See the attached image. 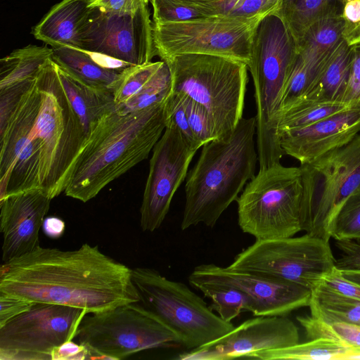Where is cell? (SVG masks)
I'll use <instances>...</instances> for the list:
<instances>
[{"label":"cell","instance_id":"26","mask_svg":"<svg viewBox=\"0 0 360 360\" xmlns=\"http://www.w3.org/2000/svg\"><path fill=\"white\" fill-rule=\"evenodd\" d=\"M352 348L329 338H314L303 343L256 352L249 359L262 360H345Z\"/></svg>","mask_w":360,"mask_h":360},{"label":"cell","instance_id":"8","mask_svg":"<svg viewBox=\"0 0 360 360\" xmlns=\"http://www.w3.org/2000/svg\"><path fill=\"white\" fill-rule=\"evenodd\" d=\"M141 304L172 331L187 351L219 338L234 328L215 314L185 283L174 281L147 267L132 269Z\"/></svg>","mask_w":360,"mask_h":360},{"label":"cell","instance_id":"9","mask_svg":"<svg viewBox=\"0 0 360 360\" xmlns=\"http://www.w3.org/2000/svg\"><path fill=\"white\" fill-rule=\"evenodd\" d=\"M86 314L75 338L89 359H122L155 348L182 347L179 338L139 302Z\"/></svg>","mask_w":360,"mask_h":360},{"label":"cell","instance_id":"13","mask_svg":"<svg viewBox=\"0 0 360 360\" xmlns=\"http://www.w3.org/2000/svg\"><path fill=\"white\" fill-rule=\"evenodd\" d=\"M86 314L79 308L34 302L0 326V359L51 360L56 347L75 338Z\"/></svg>","mask_w":360,"mask_h":360},{"label":"cell","instance_id":"33","mask_svg":"<svg viewBox=\"0 0 360 360\" xmlns=\"http://www.w3.org/2000/svg\"><path fill=\"white\" fill-rule=\"evenodd\" d=\"M195 289L211 300L210 308L226 322H231L242 311H249L248 299L238 289L216 285H200Z\"/></svg>","mask_w":360,"mask_h":360},{"label":"cell","instance_id":"23","mask_svg":"<svg viewBox=\"0 0 360 360\" xmlns=\"http://www.w3.org/2000/svg\"><path fill=\"white\" fill-rule=\"evenodd\" d=\"M347 1L281 0L278 13L298 45L312 24L324 18L342 16Z\"/></svg>","mask_w":360,"mask_h":360},{"label":"cell","instance_id":"27","mask_svg":"<svg viewBox=\"0 0 360 360\" xmlns=\"http://www.w3.org/2000/svg\"><path fill=\"white\" fill-rule=\"evenodd\" d=\"M310 315L324 321H344L360 326V302L321 283L312 290Z\"/></svg>","mask_w":360,"mask_h":360},{"label":"cell","instance_id":"19","mask_svg":"<svg viewBox=\"0 0 360 360\" xmlns=\"http://www.w3.org/2000/svg\"><path fill=\"white\" fill-rule=\"evenodd\" d=\"M359 131L360 104L278 136L284 154L307 165L349 143Z\"/></svg>","mask_w":360,"mask_h":360},{"label":"cell","instance_id":"47","mask_svg":"<svg viewBox=\"0 0 360 360\" xmlns=\"http://www.w3.org/2000/svg\"><path fill=\"white\" fill-rule=\"evenodd\" d=\"M340 274L347 280L360 285V271H340Z\"/></svg>","mask_w":360,"mask_h":360},{"label":"cell","instance_id":"20","mask_svg":"<svg viewBox=\"0 0 360 360\" xmlns=\"http://www.w3.org/2000/svg\"><path fill=\"white\" fill-rule=\"evenodd\" d=\"M91 1L62 0L33 27V36L52 48L82 49L80 31L88 18Z\"/></svg>","mask_w":360,"mask_h":360},{"label":"cell","instance_id":"5","mask_svg":"<svg viewBox=\"0 0 360 360\" xmlns=\"http://www.w3.org/2000/svg\"><path fill=\"white\" fill-rule=\"evenodd\" d=\"M298 54L297 43L278 13L257 24L248 64L257 107L259 170L280 162L284 155L276 125L278 103Z\"/></svg>","mask_w":360,"mask_h":360},{"label":"cell","instance_id":"2","mask_svg":"<svg viewBox=\"0 0 360 360\" xmlns=\"http://www.w3.org/2000/svg\"><path fill=\"white\" fill-rule=\"evenodd\" d=\"M0 292L88 314L140 302L132 269L88 243L73 250L38 247L4 262Z\"/></svg>","mask_w":360,"mask_h":360},{"label":"cell","instance_id":"36","mask_svg":"<svg viewBox=\"0 0 360 360\" xmlns=\"http://www.w3.org/2000/svg\"><path fill=\"white\" fill-rule=\"evenodd\" d=\"M331 238L360 240V191L349 198L340 211Z\"/></svg>","mask_w":360,"mask_h":360},{"label":"cell","instance_id":"22","mask_svg":"<svg viewBox=\"0 0 360 360\" xmlns=\"http://www.w3.org/2000/svg\"><path fill=\"white\" fill-rule=\"evenodd\" d=\"M59 76L70 104L86 137L98 122L115 110L112 91L87 86L58 67Z\"/></svg>","mask_w":360,"mask_h":360},{"label":"cell","instance_id":"40","mask_svg":"<svg viewBox=\"0 0 360 360\" xmlns=\"http://www.w3.org/2000/svg\"><path fill=\"white\" fill-rule=\"evenodd\" d=\"M342 101L360 103V44L353 46V58Z\"/></svg>","mask_w":360,"mask_h":360},{"label":"cell","instance_id":"10","mask_svg":"<svg viewBox=\"0 0 360 360\" xmlns=\"http://www.w3.org/2000/svg\"><path fill=\"white\" fill-rule=\"evenodd\" d=\"M302 165L305 184L303 231L330 240L340 211L360 191V134L345 146Z\"/></svg>","mask_w":360,"mask_h":360},{"label":"cell","instance_id":"44","mask_svg":"<svg viewBox=\"0 0 360 360\" xmlns=\"http://www.w3.org/2000/svg\"><path fill=\"white\" fill-rule=\"evenodd\" d=\"M41 228L46 236L51 238H58L64 233L65 224L58 217H49L44 219Z\"/></svg>","mask_w":360,"mask_h":360},{"label":"cell","instance_id":"7","mask_svg":"<svg viewBox=\"0 0 360 360\" xmlns=\"http://www.w3.org/2000/svg\"><path fill=\"white\" fill-rule=\"evenodd\" d=\"M304 169L280 162L259 170L237 201L238 223L256 240L292 237L304 227Z\"/></svg>","mask_w":360,"mask_h":360},{"label":"cell","instance_id":"28","mask_svg":"<svg viewBox=\"0 0 360 360\" xmlns=\"http://www.w3.org/2000/svg\"><path fill=\"white\" fill-rule=\"evenodd\" d=\"M359 104L343 101L299 99L278 116L277 134L284 131L307 126Z\"/></svg>","mask_w":360,"mask_h":360},{"label":"cell","instance_id":"46","mask_svg":"<svg viewBox=\"0 0 360 360\" xmlns=\"http://www.w3.org/2000/svg\"><path fill=\"white\" fill-rule=\"evenodd\" d=\"M344 39L350 46L360 44V23L347 25Z\"/></svg>","mask_w":360,"mask_h":360},{"label":"cell","instance_id":"41","mask_svg":"<svg viewBox=\"0 0 360 360\" xmlns=\"http://www.w3.org/2000/svg\"><path fill=\"white\" fill-rule=\"evenodd\" d=\"M148 1L149 0H92L90 7L106 13L126 14L148 6Z\"/></svg>","mask_w":360,"mask_h":360},{"label":"cell","instance_id":"32","mask_svg":"<svg viewBox=\"0 0 360 360\" xmlns=\"http://www.w3.org/2000/svg\"><path fill=\"white\" fill-rule=\"evenodd\" d=\"M154 23L181 22L216 15L207 1L149 0Z\"/></svg>","mask_w":360,"mask_h":360},{"label":"cell","instance_id":"17","mask_svg":"<svg viewBox=\"0 0 360 360\" xmlns=\"http://www.w3.org/2000/svg\"><path fill=\"white\" fill-rule=\"evenodd\" d=\"M300 342L299 329L287 316H256L207 345L181 354L184 360L249 359L259 351Z\"/></svg>","mask_w":360,"mask_h":360},{"label":"cell","instance_id":"34","mask_svg":"<svg viewBox=\"0 0 360 360\" xmlns=\"http://www.w3.org/2000/svg\"><path fill=\"white\" fill-rule=\"evenodd\" d=\"M164 63L163 60L150 62L140 65H131L122 73L121 80L114 91L115 104L127 101L156 73Z\"/></svg>","mask_w":360,"mask_h":360},{"label":"cell","instance_id":"45","mask_svg":"<svg viewBox=\"0 0 360 360\" xmlns=\"http://www.w3.org/2000/svg\"><path fill=\"white\" fill-rule=\"evenodd\" d=\"M347 25L360 23V0H347L343 11Z\"/></svg>","mask_w":360,"mask_h":360},{"label":"cell","instance_id":"38","mask_svg":"<svg viewBox=\"0 0 360 360\" xmlns=\"http://www.w3.org/2000/svg\"><path fill=\"white\" fill-rule=\"evenodd\" d=\"M338 250L335 268L340 271H360V240H335Z\"/></svg>","mask_w":360,"mask_h":360},{"label":"cell","instance_id":"6","mask_svg":"<svg viewBox=\"0 0 360 360\" xmlns=\"http://www.w3.org/2000/svg\"><path fill=\"white\" fill-rule=\"evenodd\" d=\"M162 60L170 71L172 91L188 96L206 109L218 138L231 134L243 117L247 64L199 53L178 54Z\"/></svg>","mask_w":360,"mask_h":360},{"label":"cell","instance_id":"24","mask_svg":"<svg viewBox=\"0 0 360 360\" xmlns=\"http://www.w3.org/2000/svg\"><path fill=\"white\" fill-rule=\"evenodd\" d=\"M352 58L353 46H350L344 39L334 52L317 84L299 99L342 101Z\"/></svg>","mask_w":360,"mask_h":360},{"label":"cell","instance_id":"15","mask_svg":"<svg viewBox=\"0 0 360 360\" xmlns=\"http://www.w3.org/2000/svg\"><path fill=\"white\" fill-rule=\"evenodd\" d=\"M197 150L174 124L166 126L150 160L140 209V224L143 231L153 232L162 225Z\"/></svg>","mask_w":360,"mask_h":360},{"label":"cell","instance_id":"39","mask_svg":"<svg viewBox=\"0 0 360 360\" xmlns=\"http://www.w3.org/2000/svg\"><path fill=\"white\" fill-rule=\"evenodd\" d=\"M34 302L0 292V326L30 310Z\"/></svg>","mask_w":360,"mask_h":360},{"label":"cell","instance_id":"30","mask_svg":"<svg viewBox=\"0 0 360 360\" xmlns=\"http://www.w3.org/2000/svg\"><path fill=\"white\" fill-rule=\"evenodd\" d=\"M171 91V74L168 65L164 61L156 73L137 93L124 103L115 105V111L124 115L162 103Z\"/></svg>","mask_w":360,"mask_h":360},{"label":"cell","instance_id":"21","mask_svg":"<svg viewBox=\"0 0 360 360\" xmlns=\"http://www.w3.org/2000/svg\"><path fill=\"white\" fill-rule=\"evenodd\" d=\"M52 49L53 60L74 79L87 86L114 94L125 69L107 68L103 64L100 54L84 49L70 46Z\"/></svg>","mask_w":360,"mask_h":360},{"label":"cell","instance_id":"11","mask_svg":"<svg viewBox=\"0 0 360 360\" xmlns=\"http://www.w3.org/2000/svg\"><path fill=\"white\" fill-rule=\"evenodd\" d=\"M329 241L307 233L298 237L256 240L228 266L293 283L312 292L335 269Z\"/></svg>","mask_w":360,"mask_h":360},{"label":"cell","instance_id":"43","mask_svg":"<svg viewBox=\"0 0 360 360\" xmlns=\"http://www.w3.org/2000/svg\"><path fill=\"white\" fill-rule=\"evenodd\" d=\"M89 359L88 349L80 343L70 340L56 347L51 354V360Z\"/></svg>","mask_w":360,"mask_h":360},{"label":"cell","instance_id":"48","mask_svg":"<svg viewBox=\"0 0 360 360\" xmlns=\"http://www.w3.org/2000/svg\"><path fill=\"white\" fill-rule=\"evenodd\" d=\"M360 360V349L352 348L351 352L346 356L345 360Z\"/></svg>","mask_w":360,"mask_h":360},{"label":"cell","instance_id":"3","mask_svg":"<svg viewBox=\"0 0 360 360\" xmlns=\"http://www.w3.org/2000/svg\"><path fill=\"white\" fill-rule=\"evenodd\" d=\"M164 103L104 116L86 137L64 193L86 202L146 159L166 128Z\"/></svg>","mask_w":360,"mask_h":360},{"label":"cell","instance_id":"18","mask_svg":"<svg viewBox=\"0 0 360 360\" xmlns=\"http://www.w3.org/2000/svg\"><path fill=\"white\" fill-rule=\"evenodd\" d=\"M51 201L40 190H30L0 200L4 262L28 254L40 246L39 233Z\"/></svg>","mask_w":360,"mask_h":360},{"label":"cell","instance_id":"49","mask_svg":"<svg viewBox=\"0 0 360 360\" xmlns=\"http://www.w3.org/2000/svg\"><path fill=\"white\" fill-rule=\"evenodd\" d=\"M195 1H213V0H195Z\"/></svg>","mask_w":360,"mask_h":360},{"label":"cell","instance_id":"12","mask_svg":"<svg viewBox=\"0 0 360 360\" xmlns=\"http://www.w3.org/2000/svg\"><path fill=\"white\" fill-rule=\"evenodd\" d=\"M262 19L213 15L181 22H153L157 56L164 60L183 53L215 55L248 65L253 34Z\"/></svg>","mask_w":360,"mask_h":360},{"label":"cell","instance_id":"31","mask_svg":"<svg viewBox=\"0 0 360 360\" xmlns=\"http://www.w3.org/2000/svg\"><path fill=\"white\" fill-rule=\"evenodd\" d=\"M297 320L309 340L329 338L348 347L360 349L359 325L344 321H324L311 315L300 316Z\"/></svg>","mask_w":360,"mask_h":360},{"label":"cell","instance_id":"4","mask_svg":"<svg viewBox=\"0 0 360 360\" xmlns=\"http://www.w3.org/2000/svg\"><path fill=\"white\" fill-rule=\"evenodd\" d=\"M256 132V117H242L231 134L202 146L197 162L186 176L181 230L200 223L214 227L238 200L247 182L255 176L259 160Z\"/></svg>","mask_w":360,"mask_h":360},{"label":"cell","instance_id":"16","mask_svg":"<svg viewBox=\"0 0 360 360\" xmlns=\"http://www.w3.org/2000/svg\"><path fill=\"white\" fill-rule=\"evenodd\" d=\"M188 280L194 288L216 285L239 290L248 297L249 311L255 316H287L309 307L312 293L311 290L293 283L214 264L195 266Z\"/></svg>","mask_w":360,"mask_h":360},{"label":"cell","instance_id":"29","mask_svg":"<svg viewBox=\"0 0 360 360\" xmlns=\"http://www.w3.org/2000/svg\"><path fill=\"white\" fill-rule=\"evenodd\" d=\"M347 22L343 16L320 20L312 24L297 45L298 51L319 58L331 56L341 41Z\"/></svg>","mask_w":360,"mask_h":360},{"label":"cell","instance_id":"14","mask_svg":"<svg viewBox=\"0 0 360 360\" xmlns=\"http://www.w3.org/2000/svg\"><path fill=\"white\" fill-rule=\"evenodd\" d=\"M80 36L82 49L131 65L150 63L157 56L148 6L126 14L90 7Z\"/></svg>","mask_w":360,"mask_h":360},{"label":"cell","instance_id":"25","mask_svg":"<svg viewBox=\"0 0 360 360\" xmlns=\"http://www.w3.org/2000/svg\"><path fill=\"white\" fill-rule=\"evenodd\" d=\"M52 56L53 49L46 45H28L2 58L0 60V89L34 79Z\"/></svg>","mask_w":360,"mask_h":360},{"label":"cell","instance_id":"37","mask_svg":"<svg viewBox=\"0 0 360 360\" xmlns=\"http://www.w3.org/2000/svg\"><path fill=\"white\" fill-rule=\"evenodd\" d=\"M164 114L166 126L174 124L191 146L198 150L201 147L191 131L181 100L176 93L171 91L165 100Z\"/></svg>","mask_w":360,"mask_h":360},{"label":"cell","instance_id":"35","mask_svg":"<svg viewBox=\"0 0 360 360\" xmlns=\"http://www.w3.org/2000/svg\"><path fill=\"white\" fill-rule=\"evenodd\" d=\"M176 94L181 100L191 131L200 146L217 139L214 123L206 109L188 96Z\"/></svg>","mask_w":360,"mask_h":360},{"label":"cell","instance_id":"1","mask_svg":"<svg viewBox=\"0 0 360 360\" xmlns=\"http://www.w3.org/2000/svg\"><path fill=\"white\" fill-rule=\"evenodd\" d=\"M86 136L52 58L37 76L0 89V200L64 192Z\"/></svg>","mask_w":360,"mask_h":360},{"label":"cell","instance_id":"42","mask_svg":"<svg viewBox=\"0 0 360 360\" xmlns=\"http://www.w3.org/2000/svg\"><path fill=\"white\" fill-rule=\"evenodd\" d=\"M321 283L337 292L360 302V285L345 278L336 268L325 276Z\"/></svg>","mask_w":360,"mask_h":360}]
</instances>
